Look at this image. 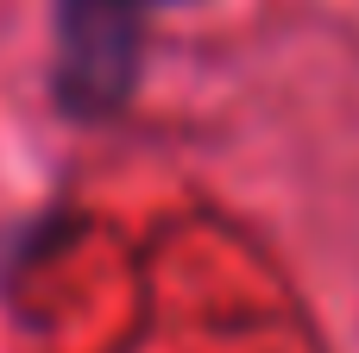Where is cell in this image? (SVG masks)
Segmentation results:
<instances>
[{
  "label": "cell",
  "mask_w": 359,
  "mask_h": 353,
  "mask_svg": "<svg viewBox=\"0 0 359 353\" xmlns=\"http://www.w3.org/2000/svg\"><path fill=\"white\" fill-rule=\"evenodd\" d=\"M76 6H114V13H139V6H151V0H76Z\"/></svg>",
  "instance_id": "obj_1"
}]
</instances>
